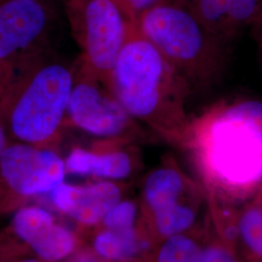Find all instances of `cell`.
<instances>
[{"label":"cell","mask_w":262,"mask_h":262,"mask_svg":"<svg viewBox=\"0 0 262 262\" xmlns=\"http://www.w3.org/2000/svg\"><path fill=\"white\" fill-rule=\"evenodd\" d=\"M110 91L131 117L157 136L187 144L192 121L186 109L191 89L157 48L131 23L113 69Z\"/></svg>","instance_id":"obj_1"},{"label":"cell","mask_w":262,"mask_h":262,"mask_svg":"<svg viewBox=\"0 0 262 262\" xmlns=\"http://www.w3.org/2000/svg\"><path fill=\"white\" fill-rule=\"evenodd\" d=\"M75 73L56 51L17 69L0 107L9 139L49 148L66 125Z\"/></svg>","instance_id":"obj_2"},{"label":"cell","mask_w":262,"mask_h":262,"mask_svg":"<svg viewBox=\"0 0 262 262\" xmlns=\"http://www.w3.org/2000/svg\"><path fill=\"white\" fill-rule=\"evenodd\" d=\"M136 25L191 90L210 85L222 74L227 46L203 26L187 0H161L143 12Z\"/></svg>","instance_id":"obj_3"},{"label":"cell","mask_w":262,"mask_h":262,"mask_svg":"<svg viewBox=\"0 0 262 262\" xmlns=\"http://www.w3.org/2000/svg\"><path fill=\"white\" fill-rule=\"evenodd\" d=\"M186 145L196 150L205 176L216 187L234 189L262 182V135L225 105L192 121Z\"/></svg>","instance_id":"obj_4"},{"label":"cell","mask_w":262,"mask_h":262,"mask_svg":"<svg viewBox=\"0 0 262 262\" xmlns=\"http://www.w3.org/2000/svg\"><path fill=\"white\" fill-rule=\"evenodd\" d=\"M64 8L81 51V66L110 90L113 69L132 21L114 0H66Z\"/></svg>","instance_id":"obj_5"},{"label":"cell","mask_w":262,"mask_h":262,"mask_svg":"<svg viewBox=\"0 0 262 262\" xmlns=\"http://www.w3.org/2000/svg\"><path fill=\"white\" fill-rule=\"evenodd\" d=\"M66 124L103 140L142 141L148 134L112 92L79 62Z\"/></svg>","instance_id":"obj_6"},{"label":"cell","mask_w":262,"mask_h":262,"mask_svg":"<svg viewBox=\"0 0 262 262\" xmlns=\"http://www.w3.org/2000/svg\"><path fill=\"white\" fill-rule=\"evenodd\" d=\"M56 13L44 0H0V61L15 71L55 51Z\"/></svg>","instance_id":"obj_7"},{"label":"cell","mask_w":262,"mask_h":262,"mask_svg":"<svg viewBox=\"0 0 262 262\" xmlns=\"http://www.w3.org/2000/svg\"><path fill=\"white\" fill-rule=\"evenodd\" d=\"M66 174V160L46 147L12 142L0 157V190L16 198L50 193Z\"/></svg>","instance_id":"obj_8"},{"label":"cell","mask_w":262,"mask_h":262,"mask_svg":"<svg viewBox=\"0 0 262 262\" xmlns=\"http://www.w3.org/2000/svg\"><path fill=\"white\" fill-rule=\"evenodd\" d=\"M11 224L19 240L45 261H62L78 248L75 235L57 224L53 215L43 208L23 207L13 215Z\"/></svg>","instance_id":"obj_9"},{"label":"cell","mask_w":262,"mask_h":262,"mask_svg":"<svg viewBox=\"0 0 262 262\" xmlns=\"http://www.w3.org/2000/svg\"><path fill=\"white\" fill-rule=\"evenodd\" d=\"M127 140H103L94 149L76 147L66 159V173L106 181L128 178L140 168V155Z\"/></svg>","instance_id":"obj_10"},{"label":"cell","mask_w":262,"mask_h":262,"mask_svg":"<svg viewBox=\"0 0 262 262\" xmlns=\"http://www.w3.org/2000/svg\"><path fill=\"white\" fill-rule=\"evenodd\" d=\"M50 199L61 214L84 226L102 223L105 215L122 201V187L114 181L102 180L84 186L61 183L50 193Z\"/></svg>","instance_id":"obj_11"},{"label":"cell","mask_w":262,"mask_h":262,"mask_svg":"<svg viewBox=\"0 0 262 262\" xmlns=\"http://www.w3.org/2000/svg\"><path fill=\"white\" fill-rule=\"evenodd\" d=\"M203 26L226 46L262 23V0H187Z\"/></svg>","instance_id":"obj_12"},{"label":"cell","mask_w":262,"mask_h":262,"mask_svg":"<svg viewBox=\"0 0 262 262\" xmlns=\"http://www.w3.org/2000/svg\"><path fill=\"white\" fill-rule=\"evenodd\" d=\"M198 189L173 159L163 161L146 177L143 184V204L147 215L193 199Z\"/></svg>","instance_id":"obj_13"},{"label":"cell","mask_w":262,"mask_h":262,"mask_svg":"<svg viewBox=\"0 0 262 262\" xmlns=\"http://www.w3.org/2000/svg\"><path fill=\"white\" fill-rule=\"evenodd\" d=\"M93 249L104 262H152L157 246L149 229L136 226L126 230L103 228L94 236Z\"/></svg>","instance_id":"obj_14"},{"label":"cell","mask_w":262,"mask_h":262,"mask_svg":"<svg viewBox=\"0 0 262 262\" xmlns=\"http://www.w3.org/2000/svg\"><path fill=\"white\" fill-rule=\"evenodd\" d=\"M196 217L195 198L147 215L150 234L161 241L175 235L188 233L195 224Z\"/></svg>","instance_id":"obj_15"},{"label":"cell","mask_w":262,"mask_h":262,"mask_svg":"<svg viewBox=\"0 0 262 262\" xmlns=\"http://www.w3.org/2000/svg\"><path fill=\"white\" fill-rule=\"evenodd\" d=\"M203 244L195 235H175L161 241L152 262H199Z\"/></svg>","instance_id":"obj_16"},{"label":"cell","mask_w":262,"mask_h":262,"mask_svg":"<svg viewBox=\"0 0 262 262\" xmlns=\"http://www.w3.org/2000/svg\"><path fill=\"white\" fill-rule=\"evenodd\" d=\"M237 228L245 246L262 257V205L247 209L240 216Z\"/></svg>","instance_id":"obj_17"},{"label":"cell","mask_w":262,"mask_h":262,"mask_svg":"<svg viewBox=\"0 0 262 262\" xmlns=\"http://www.w3.org/2000/svg\"><path fill=\"white\" fill-rule=\"evenodd\" d=\"M138 207L134 201L122 200L105 215L103 228L111 230H126L136 227Z\"/></svg>","instance_id":"obj_18"},{"label":"cell","mask_w":262,"mask_h":262,"mask_svg":"<svg viewBox=\"0 0 262 262\" xmlns=\"http://www.w3.org/2000/svg\"><path fill=\"white\" fill-rule=\"evenodd\" d=\"M226 111L262 135V101L243 100L225 104Z\"/></svg>","instance_id":"obj_19"},{"label":"cell","mask_w":262,"mask_h":262,"mask_svg":"<svg viewBox=\"0 0 262 262\" xmlns=\"http://www.w3.org/2000/svg\"><path fill=\"white\" fill-rule=\"evenodd\" d=\"M199 262H237V259L227 242L215 239L203 245Z\"/></svg>","instance_id":"obj_20"},{"label":"cell","mask_w":262,"mask_h":262,"mask_svg":"<svg viewBox=\"0 0 262 262\" xmlns=\"http://www.w3.org/2000/svg\"><path fill=\"white\" fill-rule=\"evenodd\" d=\"M122 9L126 18L136 21L141 14L161 0H114Z\"/></svg>","instance_id":"obj_21"},{"label":"cell","mask_w":262,"mask_h":262,"mask_svg":"<svg viewBox=\"0 0 262 262\" xmlns=\"http://www.w3.org/2000/svg\"><path fill=\"white\" fill-rule=\"evenodd\" d=\"M15 75V70L0 61V107L3 103Z\"/></svg>","instance_id":"obj_22"},{"label":"cell","mask_w":262,"mask_h":262,"mask_svg":"<svg viewBox=\"0 0 262 262\" xmlns=\"http://www.w3.org/2000/svg\"><path fill=\"white\" fill-rule=\"evenodd\" d=\"M9 143L8 134H7V132L5 130V127L3 126V124L0 122V157L2 156L3 151L7 148Z\"/></svg>","instance_id":"obj_23"},{"label":"cell","mask_w":262,"mask_h":262,"mask_svg":"<svg viewBox=\"0 0 262 262\" xmlns=\"http://www.w3.org/2000/svg\"><path fill=\"white\" fill-rule=\"evenodd\" d=\"M4 262H47L41 258L37 257L36 255H19L15 257H11L9 259Z\"/></svg>","instance_id":"obj_24"},{"label":"cell","mask_w":262,"mask_h":262,"mask_svg":"<svg viewBox=\"0 0 262 262\" xmlns=\"http://www.w3.org/2000/svg\"><path fill=\"white\" fill-rule=\"evenodd\" d=\"M72 262H104L95 253H84L78 255Z\"/></svg>","instance_id":"obj_25"},{"label":"cell","mask_w":262,"mask_h":262,"mask_svg":"<svg viewBox=\"0 0 262 262\" xmlns=\"http://www.w3.org/2000/svg\"><path fill=\"white\" fill-rule=\"evenodd\" d=\"M254 28H255V35L257 38V43H258V46H259L262 54V23L258 26L254 27Z\"/></svg>","instance_id":"obj_26"},{"label":"cell","mask_w":262,"mask_h":262,"mask_svg":"<svg viewBox=\"0 0 262 262\" xmlns=\"http://www.w3.org/2000/svg\"><path fill=\"white\" fill-rule=\"evenodd\" d=\"M44 1H46L49 4H51V5H53V6H54V3L56 2V0H44Z\"/></svg>","instance_id":"obj_27"},{"label":"cell","mask_w":262,"mask_h":262,"mask_svg":"<svg viewBox=\"0 0 262 262\" xmlns=\"http://www.w3.org/2000/svg\"><path fill=\"white\" fill-rule=\"evenodd\" d=\"M258 262H262V260H261V261H258Z\"/></svg>","instance_id":"obj_28"}]
</instances>
